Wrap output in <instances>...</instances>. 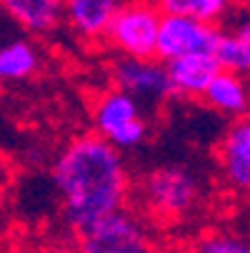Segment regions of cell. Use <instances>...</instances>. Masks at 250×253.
<instances>
[{
  "label": "cell",
  "instance_id": "3957f363",
  "mask_svg": "<svg viewBox=\"0 0 250 253\" xmlns=\"http://www.w3.org/2000/svg\"><path fill=\"white\" fill-rule=\"evenodd\" d=\"M163 13L153 0H123L103 43L120 58L153 60L158 53Z\"/></svg>",
  "mask_w": 250,
  "mask_h": 253
},
{
  "label": "cell",
  "instance_id": "9c48e42d",
  "mask_svg": "<svg viewBox=\"0 0 250 253\" xmlns=\"http://www.w3.org/2000/svg\"><path fill=\"white\" fill-rule=\"evenodd\" d=\"M65 3V25L80 41L98 43L105 38L113 15L123 5V0H63Z\"/></svg>",
  "mask_w": 250,
  "mask_h": 253
},
{
  "label": "cell",
  "instance_id": "2e32d148",
  "mask_svg": "<svg viewBox=\"0 0 250 253\" xmlns=\"http://www.w3.org/2000/svg\"><path fill=\"white\" fill-rule=\"evenodd\" d=\"M190 253H250V238L228 231H208L195 238Z\"/></svg>",
  "mask_w": 250,
  "mask_h": 253
},
{
  "label": "cell",
  "instance_id": "30bf717a",
  "mask_svg": "<svg viewBox=\"0 0 250 253\" xmlns=\"http://www.w3.org/2000/svg\"><path fill=\"white\" fill-rule=\"evenodd\" d=\"M165 68H168L175 98H203L208 85L220 73V65L213 53L185 55L165 63Z\"/></svg>",
  "mask_w": 250,
  "mask_h": 253
},
{
  "label": "cell",
  "instance_id": "ac0fdd59",
  "mask_svg": "<svg viewBox=\"0 0 250 253\" xmlns=\"http://www.w3.org/2000/svg\"><path fill=\"white\" fill-rule=\"evenodd\" d=\"M30 253H80V251H78V243H70V241H53V243L35 246Z\"/></svg>",
  "mask_w": 250,
  "mask_h": 253
},
{
  "label": "cell",
  "instance_id": "d6986e66",
  "mask_svg": "<svg viewBox=\"0 0 250 253\" xmlns=\"http://www.w3.org/2000/svg\"><path fill=\"white\" fill-rule=\"evenodd\" d=\"M8 180H10V163L0 156V188H5Z\"/></svg>",
  "mask_w": 250,
  "mask_h": 253
},
{
  "label": "cell",
  "instance_id": "7a4b0ae2",
  "mask_svg": "<svg viewBox=\"0 0 250 253\" xmlns=\"http://www.w3.org/2000/svg\"><path fill=\"white\" fill-rule=\"evenodd\" d=\"M200 180L183 166H160L145 173L138 183L140 208L160 223L185 218L198 206Z\"/></svg>",
  "mask_w": 250,
  "mask_h": 253
},
{
  "label": "cell",
  "instance_id": "6da1fadb",
  "mask_svg": "<svg viewBox=\"0 0 250 253\" xmlns=\"http://www.w3.org/2000/svg\"><path fill=\"white\" fill-rule=\"evenodd\" d=\"M50 173L60 196L63 221L75 236L128 208L133 186L123 153L98 133L70 138L58 151Z\"/></svg>",
  "mask_w": 250,
  "mask_h": 253
},
{
  "label": "cell",
  "instance_id": "5b68a950",
  "mask_svg": "<svg viewBox=\"0 0 250 253\" xmlns=\"http://www.w3.org/2000/svg\"><path fill=\"white\" fill-rule=\"evenodd\" d=\"M220 28L205 25L188 15H163L160 35H158V53L160 63H170L185 55L213 53L218 43Z\"/></svg>",
  "mask_w": 250,
  "mask_h": 253
},
{
  "label": "cell",
  "instance_id": "277c9868",
  "mask_svg": "<svg viewBox=\"0 0 250 253\" xmlns=\"http://www.w3.org/2000/svg\"><path fill=\"white\" fill-rule=\"evenodd\" d=\"M80 253H158L148 221L133 208H123L88 233L78 236Z\"/></svg>",
  "mask_w": 250,
  "mask_h": 253
},
{
  "label": "cell",
  "instance_id": "8fae6325",
  "mask_svg": "<svg viewBox=\"0 0 250 253\" xmlns=\"http://www.w3.org/2000/svg\"><path fill=\"white\" fill-rule=\"evenodd\" d=\"M0 8L33 35L55 33L65 23L63 0H0Z\"/></svg>",
  "mask_w": 250,
  "mask_h": 253
},
{
  "label": "cell",
  "instance_id": "4fadbf2b",
  "mask_svg": "<svg viewBox=\"0 0 250 253\" xmlns=\"http://www.w3.org/2000/svg\"><path fill=\"white\" fill-rule=\"evenodd\" d=\"M40 68V50L33 41L15 38L0 45V81L13 83L33 78Z\"/></svg>",
  "mask_w": 250,
  "mask_h": 253
},
{
  "label": "cell",
  "instance_id": "7c38bea8",
  "mask_svg": "<svg viewBox=\"0 0 250 253\" xmlns=\"http://www.w3.org/2000/svg\"><path fill=\"white\" fill-rule=\"evenodd\" d=\"M203 103L223 116L240 121V118H245L248 108H250V81L220 70L215 81L203 93Z\"/></svg>",
  "mask_w": 250,
  "mask_h": 253
},
{
  "label": "cell",
  "instance_id": "ffe728a7",
  "mask_svg": "<svg viewBox=\"0 0 250 253\" xmlns=\"http://www.w3.org/2000/svg\"><path fill=\"white\" fill-rule=\"evenodd\" d=\"M245 121H248V123H250V108H248V113H245Z\"/></svg>",
  "mask_w": 250,
  "mask_h": 253
},
{
  "label": "cell",
  "instance_id": "9a60e30c",
  "mask_svg": "<svg viewBox=\"0 0 250 253\" xmlns=\"http://www.w3.org/2000/svg\"><path fill=\"white\" fill-rule=\"evenodd\" d=\"M213 55H215L220 70L250 81V43L235 38L228 30H220Z\"/></svg>",
  "mask_w": 250,
  "mask_h": 253
},
{
  "label": "cell",
  "instance_id": "52a82bcc",
  "mask_svg": "<svg viewBox=\"0 0 250 253\" xmlns=\"http://www.w3.org/2000/svg\"><path fill=\"white\" fill-rule=\"evenodd\" d=\"M218 170L225 188L250 196V123L233 121L218 143Z\"/></svg>",
  "mask_w": 250,
  "mask_h": 253
},
{
  "label": "cell",
  "instance_id": "8992f818",
  "mask_svg": "<svg viewBox=\"0 0 250 253\" xmlns=\"http://www.w3.org/2000/svg\"><path fill=\"white\" fill-rule=\"evenodd\" d=\"M113 83L123 93L133 95L138 103H165L175 98L170 76L165 63L158 58L153 60H135V58H118L113 60Z\"/></svg>",
  "mask_w": 250,
  "mask_h": 253
},
{
  "label": "cell",
  "instance_id": "ba28073f",
  "mask_svg": "<svg viewBox=\"0 0 250 253\" xmlns=\"http://www.w3.org/2000/svg\"><path fill=\"white\" fill-rule=\"evenodd\" d=\"M140 118V103L115 85L93 100V133L105 138L110 146Z\"/></svg>",
  "mask_w": 250,
  "mask_h": 253
},
{
  "label": "cell",
  "instance_id": "44dd1931",
  "mask_svg": "<svg viewBox=\"0 0 250 253\" xmlns=\"http://www.w3.org/2000/svg\"><path fill=\"white\" fill-rule=\"evenodd\" d=\"M0 85H3V81H0Z\"/></svg>",
  "mask_w": 250,
  "mask_h": 253
},
{
  "label": "cell",
  "instance_id": "5bb4252c",
  "mask_svg": "<svg viewBox=\"0 0 250 253\" xmlns=\"http://www.w3.org/2000/svg\"><path fill=\"white\" fill-rule=\"evenodd\" d=\"M163 15H188L205 25H218L228 13L233 0H153Z\"/></svg>",
  "mask_w": 250,
  "mask_h": 253
},
{
  "label": "cell",
  "instance_id": "e0dca14e",
  "mask_svg": "<svg viewBox=\"0 0 250 253\" xmlns=\"http://www.w3.org/2000/svg\"><path fill=\"white\" fill-rule=\"evenodd\" d=\"M228 33L235 35V38H240V41H245V43H250V8L238 10L233 15V23H230Z\"/></svg>",
  "mask_w": 250,
  "mask_h": 253
}]
</instances>
